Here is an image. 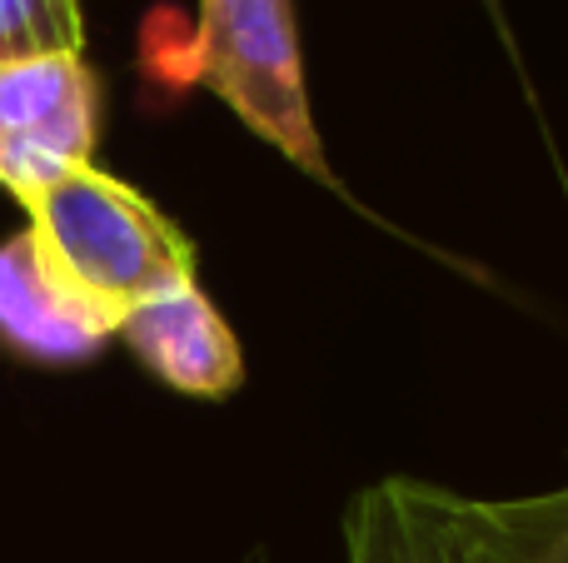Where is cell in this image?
Wrapping results in <instances>:
<instances>
[{
    "label": "cell",
    "mask_w": 568,
    "mask_h": 563,
    "mask_svg": "<svg viewBox=\"0 0 568 563\" xmlns=\"http://www.w3.org/2000/svg\"><path fill=\"white\" fill-rule=\"evenodd\" d=\"M30 245L110 335L145 299L195 279V245L135 185L80 165L26 205Z\"/></svg>",
    "instance_id": "cell-1"
},
{
    "label": "cell",
    "mask_w": 568,
    "mask_h": 563,
    "mask_svg": "<svg viewBox=\"0 0 568 563\" xmlns=\"http://www.w3.org/2000/svg\"><path fill=\"white\" fill-rule=\"evenodd\" d=\"M195 70L245 130L275 145L294 170L320 185H339L314 130L304 85L294 0H200Z\"/></svg>",
    "instance_id": "cell-2"
},
{
    "label": "cell",
    "mask_w": 568,
    "mask_h": 563,
    "mask_svg": "<svg viewBox=\"0 0 568 563\" xmlns=\"http://www.w3.org/2000/svg\"><path fill=\"white\" fill-rule=\"evenodd\" d=\"M100 135V80L85 55L0 65V190L30 205L60 175L90 165Z\"/></svg>",
    "instance_id": "cell-3"
},
{
    "label": "cell",
    "mask_w": 568,
    "mask_h": 563,
    "mask_svg": "<svg viewBox=\"0 0 568 563\" xmlns=\"http://www.w3.org/2000/svg\"><path fill=\"white\" fill-rule=\"evenodd\" d=\"M120 339L175 395L230 399L245 385V355H240L235 329L195 279L135 305L120 325Z\"/></svg>",
    "instance_id": "cell-4"
},
{
    "label": "cell",
    "mask_w": 568,
    "mask_h": 563,
    "mask_svg": "<svg viewBox=\"0 0 568 563\" xmlns=\"http://www.w3.org/2000/svg\"><path fill=\"white\" fill-rule=\"evenodd\" d=\"M105 339L110 329L65 295L26 229L0 245V345L36 365H85Z\"/></svg>",
    "instance_id": "cell-5"
},
{
    "label": "cell",
    "mask_w": 568,
    "mask_h": 563,
    "mask_svg": "<svg viewBox=\"0 0 568 563\" xmlns=\"http://www.w3.org/2000/svg\"><path fill=\"white\" fill-rule=\"evenodd\" d=\"M454 563H568V484L534 499H464L439 489Z\"/></svg>",
    "instance_id": "cell-6"
},
{
    "label": "cell",
    "mask_w": 568,
    "mask_h": 563,
    "mask_svg": "<svg viewBox=\"0 0 568 563\" xmlns=\"http://www.w3.org/2000/svg\"><path fill=\"white\" fill-rule=\"evenodd\" d=\"M349 563H454L439 519V484L379 479L349 504L344 519Z\"/></svg>",
    "instance_id": "cell-7"
},
{
    "label": "cell",
    "mask_w": 568,
    "mask_h": 563,
    "mask_svg": "<svg viewBox=\"0 0 568 563\" xmlns=\"http://www.w3.org/2000/svg\"><path fill=\"white\" fill-rule=\"evenodd\" d=\"M85 16L80 0H0V65L36 55H80Z\"/></svg>",
    "instance_id": "cell-8"
},
{
    "label": "cell",
    "mask_w": 568,
    "mask_h": 563,
    "mask_svg": "<svg viewBox=\"0 0 568 563\" xmlns=\"http://www.w3.org/2000/svg\"><path fill=\"white\" fill-rule=\"evenodd\" d=\"M250 563H265V559H260V554H255V559H250Z\"/></svg>",
    "instance_id": "cell-9"
}]
</instances>
